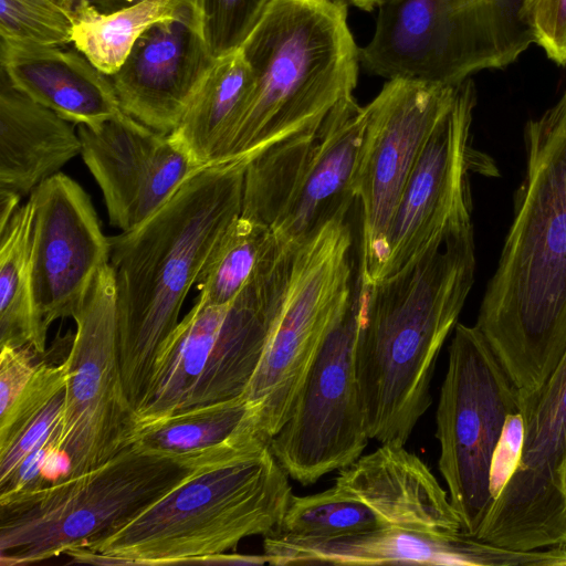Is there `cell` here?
<instances>
[{
	"label": "cell",
	"instance_id": "cell-1",
	"mask_svg": "<svg viewBox=\"0 0 566 566\" xmlns=\"http://www.w3.org/2000/svg\"><path fill=\"white\" fill-rule=\"evenodd\" d=\"M513 220L475 326L525 397L566 348V92L524 127Z\"/></svg>",
	"mask_w": 566,
	"mask_h": 566
},
{
	"label": "cell",
	"instance_id": "cell-2",
	"mask_svg": "<svg viewBox=\"0 0 566 566\" xmlns=\"http://www.w3.org/2000/svg\"><path fill=\"white\" fill-rule=\"evenodd\" d=\"M475 265L472 226L375 284L359 279L356 370L369 439L405 446L430 407L436 361Z\"/></svg>",
	"mask_w": 566,
	"mask_h": 566
},
{
	"label": "cell",
	"instance_id": "cell-3",
	"mask_svg": "<svg viewBox=\"0 0 566 566\" xmlns=\"http://www.w3.org/2000/svg\"><path fill=\"white\" fill-rule=\"evenodd\" d=\"M245 166L237 159L199 168L154 214L108 238L119 365L135 410L190 289L241 214Z\"/></svg>",
	"mask_w": 566,
	"mask_h": 566
},
{
	"label": "cell",
	"instance_id": "cell-4",
	"mask_svg": "<svg viewBox=\"0 0 566 566\" xmlns=\"http://www.w3.org/2000/svg\"><path fill=\"white\" fill-rule=\"evenodd\" d=\"M270 441L260 433L202 463L136 516L81 547L125 565H192L265 536L294 495Z\"/></svg>",
	"mask_w": 566,
	"mask_h": 566
},
{
	"label": "cell",
	"instance_id": "cell-5",
	"mask_svg": "<svg viewBox=\"0 0 566 566\" xmlns=\"http://www.w3.org/2000/svg\"><path fill=\"white\" fill-rule=\"evenodd\" d=\"M254 76L221 161L250 159L353 95L360 63L344 0H274L240 49Z\"/></svg>",
	"mask_w": 566,
	"mask_h": 566
},
{
	"label": "cell",
	"instance_id": "cell-6",
	"mask_svg": "<svg viewBox=\"0 0 566 566\" xmlns=\"http://www.w3.org/2000/svg\"><path fill=\"white\" fill-rule=\"evenodd\" d=\"M293 254L273 253L228 305L197 297L155 359L136 406L140 427L244 394L280 313Z\"/></svg>",
	"mask_w": 566,
	"mask_h": 566
},
{
	"label": "cell",
	"instance_id": "cell-7",
	"mask_svg": "<svg viewBox=\"0 0 566 566\" xmlns=\"http://www.w3.org/2000/svg\"><path fill=\"white\" fill-rule=\"evenodd\" d=\"M202 463L133 444L87 473L0 506V564L38 563L84 546L136 516Z\"/></svg>",
	"mask_w": 566,
	"mask_h": 566
},
{
	"label": "cell",
	"instance_id": "cell-8",
	"mask_svg": "<svg viewBox=\"0 0 566 566\" xmlns=\"http://www.w3.org/2000/svg\"><path fill=\"white\" fill-rule=\"evenodd\" d=\"M525 0H388L359 48L363 67L388 80L458 84L513 63L535 38Z\"/></svg>",
	"mask_w": 566,
	"mask_h": 566
},
{
	"label": "cell",
	"instance_id": "cell-9",
	"mask_svg": "<svg viewBox=\"0 0 566 566\" xmlns=\"http://www.w3.org/2000/svg\"><path fill=\"white\" fill-rule=\"evenodd\" d=\"M365 128L366 108L352 95L317 124L248 159L241 216L291 248L346 217Z\"/></svg>",
	"mask_w": 566,
	"mask_h": 566
},
{
	"label": "cell",
	"instance_id": "cell-10",
	"mask_svg": "<svg viewBox=\"0 0 566 566\" xmlns=\"http://www.w3.org/2000/svg\"><path fill=\"white\" fill-rule=\"evenodd\" d=\"M346 217L294 251L284 300L244 391L258 428L272 439L287 421L325 337L348 306L357 277Z\"/></svg>",
	"mask_w": 566,
	"mask_h": 566
},
{
	"label": "cell",
	"instance_id": "cell-11",
	"mask_svg": "<svg viewBox=\"0 0 566 566\" xmlns=\"http://www.w3.org/2000/svg\"><path fill=\"white\" fill-rule=\"evenodd\" d=\"M392 527L462 532L448 492L429 467L403 444L380 443L338 470L329 489L293 495L282 522L269 535L317 542Z\"/></svg>",
	"mask_w": 566,
	"mask_h": 566
},
{
	"label": "cell",
	"instance_id": "cell-12",
	"mask_svg": "<svg viewBox=\"0 0 566 566\" xmlns=\"http://www.w3.org/2000/svg\"><path fill=\"white\" fill-rule=\"evenodd\" d=\"M520 392L475 325L458 323L436 411L439 471L462 532L475 537L494 500V459Z\"/></svg>",
	"mask_w": 566,
	"mask_h": 566
},
{
	"label": "cell",
	"instance_id": "cell-13",
	"mask_svg": "<svg viewBox=\"0 0 566 566\" xmlns=\"http://www.w3.org/2000/svg\"><path fill=\"white\" fill-rule=\"evenodd\" d=\"M73 318L76 332L65 359L59 430V450L70 468L67 479L112 460L135 443L140 429L119 365L116 286L109 262Z\"/></svg>",
	"mask_w": 566,
	"mask_h": 566
},
{
	"label": "cell",
	"instance_id": "cell-14",
	"mask_svg": "<svg viewBox=\"0 0 566 566\" xmlns=\"http://www.w3.org/2000/svg\"><path fill=\"white\" fill-rule=\"evenodd\" d=\"M458 85L395 77L365 106L366 128L354 178L361 206L363 284L381 280L389 231L405 187L430 134L451 107Z\"/></svg>",
	"mask_w": 566,
	"mask_h": 566
},
{
	"label": "cell",
	"instance_id": "cell-15",
	"mask_svg": "<svg viewBox=\"0 0 566 566\" xmlns=\"http://www.w3.org/2000/svg\"><path fill=\"white\" fill-rule=\"evenodd\" d=\"M520 402L517 462L475 537L512 551L566 546V348Z\"/></svg>",
	"mask_w": 566,
	"mask_h": 566
},
{
	"label": "cell",
	"instance_id": "cell-16",
	"mask_svg": "<svg viewBox=\"0 0 566 566\" xmlns=\"http://www.w3.org/2000/svg\"><path fill=\"white\" fill-rule=\"evenodd\" d=\"M359 272L352 300L321 345L271 449L302 485L340 470L364 452L366 430L356 370Z\"/></svg>",
	"mask_w": 566,
	"mask_h": 566
},
{
	"label": "cell",
	"instance_id": "cell-17",
	"mask_svg": "<svg viewBox=\"0 0 566 566\" xmlns=\"http://www.w3.org/2000/svg\"><path fill=\"white\" fill-rule=\"evenodd\" d=\"M476 91L468 77L437 123L410 174L388 238L381 279L401 270L450 233L472 227V172L496 176L492 158L472 145Z\"/></svg>",
	"mask_w": 566,
	"mask_h": 566
},
{
	"label": "cell",
	"instance_id": "cell-18",
	"mask_svg": "<svg viewBox=\"0 0 566 566\" xmlns=\"http://www.w3.org/2000/svg\"><path fill=\"white\" fill-rule=\"evenodd\" d=\"M33 228L31 276L35 308L43 327L73 317L98 272L109 262L104 235L90 196L59 172L31 193Z\"/></svg>",
	"mask_w": 566,
	"mask_h": 566
},
{
	"label": "cell",
	"instance_id": "cell-19",
	"mask_svg": "<svg viewBox=\"0 0 566 566\" xmlns=\"http://www.w3.org/2000/svg\"><path fill=\"white\" fill-rule=\"evenodd\" d=\"M213 62L190 0L174 17L150 25L111 80L126 114L169 135Z\"/></svg>",
	"mask_w": 566,
	"mask_h": 566
},
{
	"label": "cell",
	"instance_id": "cell-20",
	"mask_svg": "<svg viewBox=\"0 0 566 566\" xmlns=\"http://www.w3.org/2000/svg\"><path fill=\"white\" fill-rule=\"evenodd\" d=\"M263 555L276 566L334 565H462L566 566V547L538 551L502 548L463 532L447 534L392 527L369 534L317 542L263 536Z\"/></svg>",
	"mask_w": 566,
	"mask_h": 566
},
{
	"label": "cell",
	"instance_id": "cell-21",
	"mask_svg": "<svg viewBox=\"0 0 566 566\" xmlns=\"http://www.w3.org/2000/svg\"><path fill=\"white\" fill-rule=\"evenodd\" d=\"M1 66L14 87L74 125L95 129L125 113L111 76L73 44L34 46L1 41Z\"/></svg>",
	"mask_w": 566,
	"mask_h": 566
},
{
	"label": "cell",
	"instance_id": "cell-22",
	"mask_svg": "<svg viewBox=\"0 0 566 566\" xmlns=\"http://www.w3.org/2000/svg\"><path fill=\"white\" fill-rule=\"evenodd\" d=\"M74 124L36 103L4 76L0 91V191L19 197L81 154Z\"/></svg>",
	"mask_w": 566,
	"mask_h": 566
},
{
	"label": "cell",
	"instance_id": "cell-23",
	"mask_svg": "<svg viewBox=\"0 0 566 566\" xmlns=\"http://www.w3.org/2000/svg\"><path fill=\"white\" fill-rule=\"evenodd\" d=\"M81 155L99 186L109 223L133 228L135 210L156 151L165 138L126 113L98 128L78 125Z\"/></svg>",
	"mask_w": 566,
	"mask_h": 566
},
{
	"label": "cell",
	"instance_id": "cell-24",
	"mask_svg": "<svg viewBox=\"0 0 566 566\" xmlns=\"http://www.w3.org/2000/svg\"><path fill=\"white\" fill-rule=\"evenodd\" d=\"M253 91L254 76L240 50L214 60L169 136L198 165L220 163Z\"/></svg>",
	"mask_w": 566,
	"mask_h": 566
},
{
	"label": "cell",
	"instance_id": "cell-25",
	"mask_svg": "<svg viewBox=\"0 0 566 566\" xmlns=\"http://www.w3.org/2000/svg\"><path fill=\"white\" fill-rule=\"evenodd\" d=\"M260 433L264 434L256 427L252 408L242 394L145 423L134 444L176 458L214 459Z\"/></svg>",
	"mask_w": 566,
	"mask_h": 566
},
{
	"label": "cell",
	"instance_id": "cell-26",
	"mask_svg": "<svg viewBox=\"0 0 566 566\" xmlns=\"http://www.w3.org/2000/svg\"><path fill=\"white\" fill-rule=\"evenodd\" d=\"M33 207L28 200L0 229V345L45 353L48 331L34 303L31 276Z\"/></svg>",
	"mask_w": 566,
	"mask_h": 566
},
{
	"label": "cell",
	"instance_id": "cell-27",
	"mask_svg": "<svg viewBox=\"0 0 566 566\" xmlns=\"http://www.w3.org/2000/svg\"><path fill=\"white\" fill-rule=\"evenodd\" d=\"M188 1L144 0L107 14L76 11L72 44L99 71L111 76L150 25L174 17Z\"/></svg>",
	"mask_w": 566,
	"mask_h": 566
},
{
	"label": "cell",
	"instance_id": "cell-28",
	"mask_svg": "<svg viewBox=\"0 0 566 566\" xmlns=\"http://www.w3.org/2000/svg\"><path fill=\"white\" fill-rule=\"evenodd\" d=\"M280 245L270 227L240 214L201 273L198 296L208 304L228 305Z\"/></svg>",
	"mask_w": 566,
	"mask_h": 566
},
{
	"label": "cell",
	"instance_id": "cell-29",
	"mask_svg": "<svg viewBox=\"0 0 566 566\" xmlns=\"http://www.w3.org/2000/svg\"><path fill=\"white\" fill-rule=\"evenodd\" d=\"M65 388L59 375L38 373L0 416V482L54 429L61 418Z\"/></svg>",
	"mask_w": 566,
	"mask_h": 566
},
{
	"label": "cell",
	"instance_id": "cell-30",
	"mask_svg": "<svg viewBox=\"0 0 566 566\" xmlns=\"http://www.w3.org/2000/svg\"><path fill=\"white\" fill-rule=\"evenodd\" d=\"M76 7L66 0H0L1 41L34 45L72 44Z\"/></svg>",
	"mask_w": 566,
	"mask_h": 566
},
{
	"label": "cell",
	"instance_id": "cell-31",
	"mask_svg": "<svg viewBox=\"0 0 566 566\" xmlns=\"http://www.w3.org/2000/svg\"><path fill=\"white\" fill-rule=\"evenodd\" d=\"M274 0H195L199 29L213 60L238 52Z\"/></svg>",
	"mask_w": 566,
	"mask_h": 566
},
{
	"label": "cell",
	"instance_id": "cell-32",
	"mask_svg": "<svg viewBox=\"0 0 566 566\" xmlns=\"http://www.w3.org/2000/svg\"><path fill=\"white\" fill-rule=\"evenodd\" d=\"M201 167L176 140L166 135L156 151L139 197L133 228L154 214Z\"/></svg>",
	"mask_w": 566,
	"mask_h": 566
},
{
	"label": "cell",
	"instance_id": "cell-33",
	"mask_svg": "<svg viewBox=\"0 0 566 566\" xmlns=\"http://www.w3.org/2000/svg\"><path fill=\"white\" fill-rule=\"evenodd\" d=\"M524 14L535 43L556 63H566V0H525Z\"/></svg>",
	"mask_w": 566,
	"mask_h": 566
},
{
	"label": "cell",
	"instance_id": "cell-34",
	"mask_svg": "<svg viewBox=\"0 0 566 566\" xmlns=\"http://www.w3.org/2000/svg\"><path fill=\"white\" fill-rule=\"evenodd\" d=\"M40 354L30 346H1L0 350V415L8 411L31 379Z\"/></svg>",
	"mask_w": 566,
	"mask_h": 566
},
{
	"label": "cell",
	"instance_id": "cell-35",
	"mask_svg": "<svg viewBox=\"0 0 566 566\" xmlns=\"http://www.w3.org/2000/svg\"><path fill=\"white\" fill-rule=\"evenodd\" d=\"M140 1L144 0H77L76 11L86 10L107 14L134 6Z\"/></svg>",
	"mask_w": 566,
	"mask_h": 566
},
{
	"label": "cell",
	"instance_id": "cell-36",
	"mask_svg": "<svg viewBox=\"0 0 566 566\" xmlns=\"http://www.w3.org/2000/svg\"><path fill=\"white\" fill-rule=\"evenodd\" d=\"M353 6L365 10V11H371L375 7H379L384 2L388 0H347Z\"/></svg>",
	"mask_w": 566,
	"mask_h": 566
},
{
	"label": "cell",
	"instance_id": "cell-37",
	"mask_svg": "<svg viewBox=\"0 0 566 566\" xmlns=\"http://www.w3.org/2000/svg\"><path fill=\"white\" fill-rule=\"evenodd\" d=\"M66 1L72 2L77 8V0H66Z\"/></svg>",
	"mask_w": 566,
	"mask_h": 566
}]
</instances>
